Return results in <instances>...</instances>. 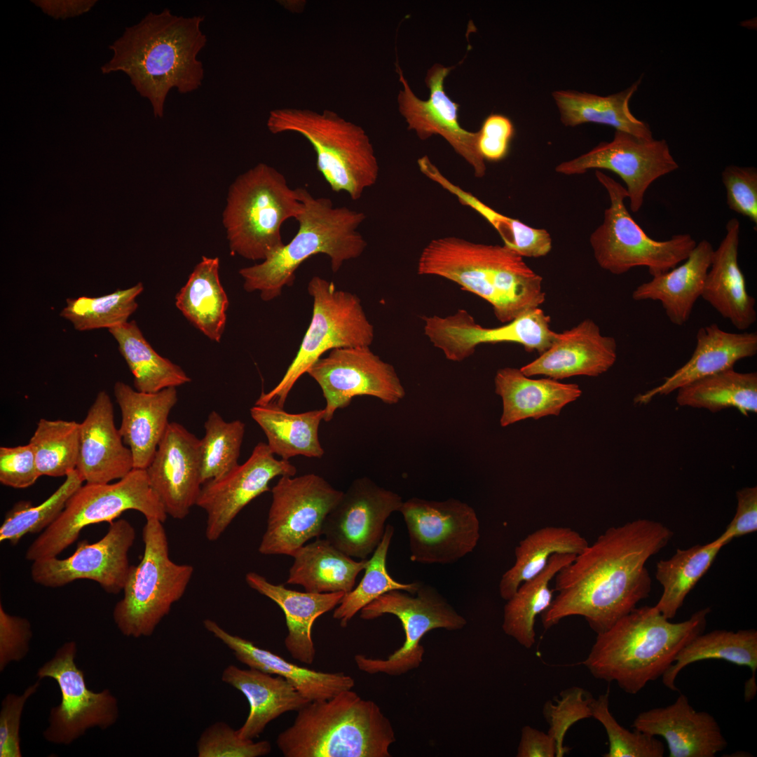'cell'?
I'll list each match as a JSON object with an SVG mask.
<instances>
[{"label":"cell","instance_id":"cell-43","mask_svg":"<svg viewBox=\"0 0 757 757\" xmlns=\"http://www.w3.org/2000/svg\"><path fill=\"white\" fill-rule=\"evenodd\" d=\"M576 556L553 554L542 572L519 585L503 608L502 628L505 634L526 648L533 646L536 642V618L548 608L554 599V590L550 587V583L557 572Z\"/></svg>","mask_w":757,"mask_h":757},{"label":"cell","instance_id":"cell-4","mask_svg":"<svg viewBox=\"0 0 757 757\" xmlns=\"http://www.w3.org/2000/svg\"><path fill=\"white\" fill-rule=\"evenodd\" d=\"M417 271L444 278L484 299L503 323L540 307L545 299L542 277L505 245L455 236L434 239L422 250Z\"/></svg>","mask_w":757,"mask_h":757},{"label":"cell","instance_id":"cell-26","mask_svg":"<svg viewBox=\"0 0 757 757\" xmlns=\"http://www.w3.org/2000/svg\"><path fill=\"white\" fill-rule=\"evenodd\" d=\"M617 359V343L601 334L599 327L585 319L557 333L550 347L520 370L526 376L543 375L555 380L575 376H598Z\"/></svg>","mask_w":757,"mask_h":757},{"label":"cell","instance_id":"cell-27","mask_svg":"<svg viewBox=\"0 0 757 757\" xmlns=\"http://www.w3.org/2000/svg\"><path fill=\"white\" fill-rule=\"evenodd\" d=\"M132 469L133 459L114 423L111 400L100 391L80 423V444L76 470L88 484L120 479Z\"/></svg>","mask_w":757,"mask_h":757},{"label":"cell","instance_id":"cell-40","mask_svg":"<svg viewBox=\"0 0 757 757\" xmlns=\"http://www.w3.org/2000/svg\"><path fill=\"white\" fill-rule=\"evenodd\" d=\"M253 420L267 439L274 455L287 460L296 456L320 458L325 451L320 444L318 430L324 418V409L303 413H288L274 404H254L250 410Z\"/></svg>","mask_w":757,"mask_h":757},{"label":"cell","instance_id":"cell-18","mask_svg":"<svg viewBox=\"0 0 757 757\" xmlns=\"http://www.w3.org/2000/svg\"><path fill=\"white\" fill-rule=\"evenodd\" d=\"M135 540V531L124 519L110 523L106 535L90 543L77 544L67 558L57 557L32 562V580L46 587H60L74 580L86 579L97 582L107 593L123 590L130 568L128 553Z\"/></svg>","mask_w":757,"mask_h":757},{"label":"cell","instance_id":"cell-48","mask_svg":"<svg viewBox=\"0 0 757 757\" xmlns=\"http://www.w3.org/2000/svg\"><path fill=\"white\" fill-rule=\"evenodd\" d=\"M394 527L386 526L383 538L368 559L365 572L359 585L345 594L336 607L333 618L339 621L342 627H347L351 619L364 607L382 594L395 589L415 594L421 582L402 583L393 578L386 566L388 549L394 534Z\"/></svg>","mask_w":757,"mask_h":757},{"label":"cell","instance_id":"cell-37","mask_svg":"<svg viewBox=\"0 0 757 757\" xmlns=\"http://www.w3.org/2000/svg\"><path fill=\"white\" fill-rule=\"evenodd\" d=\"M292 557L286 583L301 585L313 593L350 592L368 563L367 559L353 560L325 538L303 545Z\"/></svg>","mask_w":757,"mask_h":757},{"label":"cell","instance_id":"cell-20","mask_svg":"<svg viewBox=\"0 0 757 757\" xmlns=\"http://www.w3.org/2000/svg\"><path fill=\"white\" fill-rule=\"evenodd\" d=\"M76 652L74 642L66 643L37 672L41 678L55 679L60 689L61 702L52 709L44 732L45 738L56 744H69L92 727L105 729L118 717L117 701L109 690L95 693L88 688L74 662Z\"/></svg>","mask_w":757,"mask_h":757},{"label":"cell","instance_id":"cell-46","mask_svg":"<svg viewBox=\"0 0 757 757\" xmlns=\"http://www.w3.org/2000/svg\"><path fill=\"white\" fill-rule=\"evenodd\" d=\"M723 546L709 543L677 549L668 559L656 564L655 578L662 594L655 608L667 619H673L689 592L707 572Z\"/></svg>","mask_w":757,"mask_h":757},{"label":"cell","instance_id":"cell-36","mask_svg":"<svg viewBox=\"0 0 757 757\" xmlns=\"http://www.w3.org/2000/svg\"><path fill=\"white\" fill-rule=\"evenodd\" d=\"M641 77L627 89L607 96L575 90H557L552 97L561 122L568 127L587 123L607 125L643 139H653L649 125L636 118L629 103L638 90Z\"/></svg>","mask_w":757,"mask_h":757},{"label":"cell","instance_id":"cell-21","mask_svg":"<svg viewBox=\"0 0 757 757\" xmlns=\"http://www.w3.org/2000/svg\"><path fill=\"white\" fill-rule=\"evenodd\" d=\"M402 503L397 493L367 477L357 478L327 515L322 534L348 556L365 559L381 543L387 519Z\"/></svg>","mask_w":757,"mask_h":757},{"label":"cell","instance_id":"cell-61","mask_svg":"<svg viewBox=\"0 0 757 757\" xmlns=\"http://www.w3.org/2000/svg\"><path fill=\"white\" fill-rule=\"evenodd\" d=\"M556 752L555 741L548 732L530 725L522 728L517 757H554Z\"/></svg>","mask_w":757,"mask_h":757},{"label":"cell","instance_id":"cell-62","mask_svg":"<svg viewBox=\"0 0 757 757\" xmlns=\"http://www.w3.org/2000/svg\"><path fill=\"white\" fill-rule=\"evenodd\" d=\"M32 3L55 20H65L90 11L95 0H33Z\"/></svg>","mask_w":757,"mask_h":757},{"label":"cell","instance_id":"cell-39","mask_svg":"<svg viewBox=\"0 0 757 757\" xmlns=\"http://www.w3.org/2000/svg\"><path fill=\"white\" fill-rule=\"evenodd\" d=\"M218 257L203 256L175 296L183 315L210 339L219 342L224 332L228 296L219 275Z\"/></svg>","mask_w":757,"mask_h":757},{"label":"cell","instance_id":"cell-33","mask_svg":"<svg viewBox=\"0 0 757 757\" xmlns=\"http://www.w3.org/2000/svg\"><path fill=\"white\" fill-rule=\"evenodd\" d=\"M223 682L241 692L250 711L238 729L243 739L258 737L267 725L282 714L297 711L310 701L285 678L254 668L241 669L231 664L221 674Z\"/></svg>","mask_w":757,"mask_h":757},{"label":"cell","instance_id":"cell-51","mask_svg":"<svg viewBox=\"0 0 757 757\" xmlns=\"http://www.w3.org/2000/svg\"><path fill=\"white\" fill-rule=\"evenodd\" d=\"M204 428L205 435L200 439L202 484L225 475L239 465L245 425L240 420L226 421L212 411Z\"/></svg>","mask_w":757,"mask_h":757},{"label":"cell","instance_id":"cell-38","mask_svg":"<svg viewBox=\"0 0 757 757\" xmlns=\"http://www.w3.org/2000/svg\"><path fill=\"white\" fill-rule=\"evenodd\" d=\"M706 660H723L746 667L752 676L746 683L745 699L751 700L756 692L757 631L753 629L737 632L724 629L700 634L676 655L674 662L662 676L663 684L677 691L675 681L678 674L689 664Z\"/></svg>","mask_w":757,"mask_h":757},{"label":"cell","instance_id":"cell-15","mask_svg":"<svg viewBox=\"0 0 757 757\" xmlns=\"http://www.w3.org/2000/svg\"><path fill=\"white\" fill-rule=\"evenodd\" d=\"M405 521L412 561L448 564L471 553L480 538L475 510L456 498L443 501L416 497L399 510Z\"/></svg>","mask_w":757,"mask_h":757},{"label":"cell","instance_id":"cell-34","mask_svg":"<svg viewBox=\"0 0 757 757\" xmlns=\"http://www.w3.org/2000/svg\"><path fill=\"white\" fill-rule=\"evenodd\" d=\"M495 393L503 401L500 425L507 426L528 418L538 419L558 416L561 409L580 397L575 383H564L551 378L533 379L520 369L505 367L497 371Z\"/></svg>","mask_w":757,"mask_h":757},{"label":"cell","instance_id":"cell-41","mask_svg":"<svg viewBox=\"0 0 757 757\" xmlns=\"http://www.w3.org/2000/svg\"><path fill=\"white\" fill-rule=\"evenodd\" d=\"M588 545L583 536L569 527L545 526L531 533L515 547L514 564L500 578V597L508 600L521 583L544 570L553 554L578 555Z\"/></svg>","mask_w":757,"mask_h":757},{"label":"cell","instance_id":"cell-14","mask_svg":"<svg viewBox=\"0 0 757 757\" xmlns=\"http://www.w3.org/2000/svg\"><path fill=\"white\" fill-rule=\"evenodd\" d=\"M267 526L259 546L265 555L292 557L305 543L322 534L328 513L343 491L321 476H282L271 489Z\"/></svg>","mask_w":757,"mask_h":757},{"label":"cell","instance_id":"cell-59","mask_svg":"<svg viewBox=\"0 0 757 757\" xmlns=\"http://www.w3.org/2000/svg\"><path fill=\"white\" fill-rule=\"evenodd\" d=\"M32 636L27 620L8 614L0 606V667L2 670L11 661L19 660L26 654Z\"/></svg>","mask_w":757,"mask_h":757},{"label":"cell","instance_id":"cell-8","mask_svg":"<svg viewBox=\"0 0 757 757\" xmlns=\"http://www.w3.org/2000/svg\"><path fill=\"white\" fill-rule=\"evenodd\" d=\"M268 130L304 136L316 153V167L331 189L344 191L353 200L374 185L379 167L370 139L360 126L325 109L283 108L270 111Z\"/></svg>","mask_w":757,"mask_h":757},{"label":"cell","instance_id":"cell-1","mask_svg":"<svg viewBox=\"0 0 757 757\" xmlns=\"http://www.w3.org/2000/svg\"><path fill=\"white\" fill-rule=\"evenodd\" d=\"M660 522L639 519L607 528L554 576V597L542 614L548 629L566 617H583L601 634L649 596L647 561L671 540Z\"/></svg>","mask_w":757,"mask_h":757},{"label":"cell","instance_id":"cell-47","mask_svg":"<svg viewBox=\"0 0 757 757\" xmlns=\"http://www.w3.org/2000/svg\"><path fill=\"white\" fill-rule=\"evenodd\" d=\"M40 476L66 477L76 470L80 444V423L41 418L29 442Z\"/></svg>","mask_w":757,"mask_h":757},{"label":"cell","instance_id":"cell-3","mask_svg":"<svg viewBox=\"0 0 757 757\" xmlns=\"http://www.w3.org/2000/svg\"><path fill=\"white\" fill-rule=\"evenodd\" d=\"M710 608L671 622L655 606L635 608L598 634L584 665L592 675L634 695L662 677L678 653L703 633Z\"/></svg>","mask_w":757,"mask_h":757},{"label":"cell","instance_id":"cell-24","mask_svg":"<svg viewBox=\"0 0 757 757\" xmlns=\"http://www.w3.org/2000/svg\"><path fill=\"white\" fill-rule=\"evenodd\" d=\"M200 440L182 425L170 422L146 468L150 485L168 514L184 519L201 490Z\"/></svg>","mask_w":757,"mask_h":757},{"label":"cell","instance_id":"cell-45","mask_svg":"<svg viewBox=\"0 0 757 757\" xmlns=\"http://www.w3.org/2000/svg\"><path fill=\"white\" fill-rule=\"evenodd\" d=\"M422 173L455 196L462 205L479 213L496 230L503 245L521 257H541L551 251L552 240L547 230L529 226L496 211L473 194L452 183L431 162L423 165Z\"/></svg>","mask_w":757,"mask_h":757},{"label":"cell","instance_id":"cell-58","mask_svg":"<svg viewBox=\"0 0 757 757\" xmlns=\"http://www.w3.org/2000/svg\"><path fill=\"white\" fill-rule=\"evenodd\" d=\"M39 683L29 686L20 695L9 694L2 703L0 714V756L20 757L19 729L20 717L27 699L37 690Z\"/></svg>","mask_w":757,"mask_h":757},{"label":"cell","instance_id":"cell-29","mask_svg":"<svg viewBox=\"0 0 757 757\" xmlns=\"http://www.w3.org/2000/svg\"><path fill=\"white\" fill-rule=\"evenodd\" d=\"M114 394L121 413L119 432L132 453L134 468L146 469L170 423L169 414L178 400L177 389L142 393L117 381Z\"/></svg>","mask_w":757,"mask_h":757},{"label":"cell","instance_id":"cell-25","mask_svg":"<svg viewBox=\"0 0 757 757\" xmlns=\"http://www.w3.org/2000/svg\"><path fill=\"white\" fill-rule=\"evenodd\" d=\"M632 727L662 737L669 757H714L728 745L714 717L696 711L683 694L667 707L640 713Z\"/></svg>","mask_w":757,"mask_h":757},{"label":"cell","instance_id":"cell-16","mask_svg":"<svg viewBox=\"0 0 757 757\" xmlns=\"http://www.w3.org/2000/svg\"><path fill=\"white\" fill-rule=\"evenodd\" d=\"M320 386L326 401L323 420L330 421L338 409L347 407L358 395L376 397L395 404L405 390L394 367L382 360L369 346L334 348L307 371Z\"/></svg>","mask_w":757,"mask_h":757},{"label":"cell","instance_id":"cell-22","mask_svg":"<svg viewBox=\"0 0 757 757\" xmlns=\"http://www.w3.org/2000/svg\"><path fill=\"white\" fill-rule=\"evenodd\" d=\"M296 472L289 461L276 459L266 443L259 442L244 463L202 485L196 505L207 514L206 538L217 540L248 503L270 491L273 478Z\"/></svg>","mask_w":757,"mask_h":757},{"label":"cell","instance_id":"cell-42","mask_svg":"<svg viewBox=\"0 0 757 757\" xmlns=\"http://www.w3.org/2000/svg\"><path fill=\"white\" fill-rule=\"evenodd\" d=\"M108 330L118 343L120 353L133 375L134 386L137 391L156 393L191 381L179 366L157 353L135 321L126 322Z\"/></svg>","mask_w":757,"mask_h":757},{"label":"cell","instance_id":"cell-19","mask_svg":"<svg viewBox=\"0 0 757 757\" xmlns=\"http://www.w3.org/2000/svg\"><path fill=\"white\" fill-rule=\"evenodd\" d=\"M423 321L425 336L453 362L468 358L483 343H515L528 353L536 351L540 355L550 347L557 334L550 327V317L540 307L493 328L477 324L464 309L445 317H425Z\"/></svg>","mask_w":757,"mask_h":757},{"label":"cell","instance_id":"cell-12","mask_svg":"<svg viewBox=\"0 0 757 757\" xmlns=\"http://www.w3.org/2000/svg\"><path fill=\"white\" fill-rule=\"evenodd\" d=\"M595 175L610 199L602 224L589 238L594 259L601 268L621 275L643 266L653 277L667 272L688 258L697 244L690 234L674 235L665 240L649 237L627 209L626 189L602 171L596 170Z\"/></svg>","mask_w":757,"mask_h":757},{"label":"cell","instance_id":"cell-55","mask_svg":"<svg viewBox=\"0 0 757 757\" xmlns=\"http://www.w3.org/2000/svg\"><path fill=\"white\" fill-rule=\"evenodd\" d=\"M728 207L757 225V170L754 167L728 165L722 172Z\"/></svg>","mask_w":757,"mask_h":757},{"label":"cell","instance_id":"cell-28","mask_svg":"<svg viewBox=\"0 0 757 757\" xmlns=\"http://www.w3.org/2000/svg\"><path fill=\"white\" fill-rule=\"evenodd\" d=\"M756 353V332H729L714 323L700 327L688 361L665 377L660 385L638 394L634 402L638 405L647 404L655 397L667 395L700 378L733 368L737 362Z\"/></svg>","mask_w":757,"mask_h":757},{"label":"cell","instance_id":"cell-17","mask_svg":"<svg viewBox=\"0 0 757 757\" xmlns=\"http://www.w3.org/2000/svg\"><path fill=\"white\" fill-rule=\"evenodd\" d=\"M678 168L666 140L643 139L615 130L611 141L601 142L588 152L559 163L555 171L564 175H581L591 169L613 172L626 184L631 211L637 212L650 186Z\"/></svg>","mask_w":757,"mask_h":757},{"label":"cell","instance_id":"cell-10","mask_svg":"<svg viewBox=\"0 0 757 757\" xmlns=\"http://www.w3.org/2000/svg\"><path fill=\"white\" fill-rule=\"evenodd\" d=\"M133 510L146 519L163 523L168 514L151 488L146 469H132L115 483L82 485L68 500L57 519L29 546L25 559L31 561L55 557L73 544L90 524L111 523Z\"/></svg>","mask_w":757,"mask_h":757},{"label":"cell","instance_id":"cell-52","mask_svg":"<svg viewBox=\"0 0 757 757\" xmlns=\"http://www.w3.org/2000/svg\"><path fill=\"white\" fill-rule=\"evenodd\" d=\"M609 688L593 699L592 717L599 721L608 736L609 747L604 757H662L664 745L657 737L634 730L631 732L622 726L609 709Z\"/></svg>","mask_w":757,"mask_h":757},{"label":"cell","instance_id":"cell-50","mask_svg":"<svg viewBox=\"0 0 757 757\" xmlns=\"http://www.w3.org/2000/svg\"><path fill=\"white\" fill-rule=\"evenodd\" d=\"M84 481L76 470L67 474L64 482L42 503L34 506L29 501H19L6 514L0 527V541L13 545L27 534L44 531L64 510L68 500Z\"/></svg>","mask_w":757,"mask_h":757},{"label":"cell","instance_id":"cell-57","mask_svg":"<svg viewBox=\"0 0 757 757\" xmlns=\"http://www.w3.org/2000/svg\"><path fill=\"white\" fill-rule=\"evenodd\" d=\"M477 132V149L484 161L497 162L506 157L514 134L513 123L508 117L491 114L484 120Z\"/></svg>","mask_w":757,"mask_h":757},{"label":"cell","instance_id":"cell-11","mask_svg":"<svg viewBox=\"0 0 757 757\" xmlns=\"http://www.w3.org/2000/svg\"><path fill=\"white\" fill-rule=\"evenodd\" d=\"M307 288L313 298V313L299 350L278 385L262 393L257 405L274 404L284 408L294 385L325 353L370 346L374 340V327L356 294L337 289L333 282L320 276H313Z\"/></svg>","mask_w":757,"mask_h":757},{"label":"cell","instance_id":"cell-9","mask_svg":"<svg viewBox=\"0 0 757 757\" xmlns=\"http://www.w3.org/2000/svg\"><path fill=\"white\" fill-rule=\"evenodd\" d=\"M142 528L144 554L130 566L123 596L113 611L114 622L126 636H149L172 606L184 594L194 568L179 564L169 555L168 536L163 522L146 519Z\"/></svg>","mask_w":757,"mask_h":757},{"label":"cell","instance_id":"cell-5","mask_svg":"<svg viewBox=\"0 0 757 757\" xmlns=\"http://www.w3.org/2000/svg\"><path fill=\"white\" fill-rule=\"evenodd\" d=\"M302 207L296 217L299 229L289 243L261 263L241 268L246 292H260L268 301L292 286L295 272L308 258L324 254L336 273L346 261L359 257L367 242L357 231L366 219L364 212L347 207H334L331 199L315 197L305 188H297Z\"/></svg>","mask_w":757,"mask_h":757},{"label":"cell","instance_id":"cell-13","mask_svg":"<svg viewBox=\"0 0 757 757\" xmlns=\"http://www.w3.org/2000/svg\"><path fill=\"white\" fill-rule=\"evenodd\" d=\"M360 612V618L366 620L386 614L393 615L401 622L405 634L402 646L386 659L367 657L362 654L355 656L358 669L370 674L400 676L418 668L425 651L421 640L426 633L435 629L459 630L467 625L466 619L437 589L422 582L415 594L392 590Z\"/></svg>","mask_w":757,"mask_h":757},{"label":"cell","instance_id":"cell-56","mask_svg":"<svg viewBox=\"0 0 757 757\" xmlns=\"http://www.w3.org/2000/svg\"><path fill=\"white\" fill-rule=\"evenodd\" d=\"M41 477L33 449L29 443L0 447V482L15 489L33 485Z\"/></svg>","mask_w":757,"mask_h":757},{"label":"cell","instance_id":"cell-2","mask_svg":"<svg viewBox=\"0 0 757 757\" xmlns=\"http://www.w3.org/2000/svg\"><path fill=\"white\" fill-rule=\"evenodd\" d=\"M204 20L177 15L168 8L147 13L109 46L113 55L101 71L125 74L149 101L154 116L162 118L172 89L186 94L202 85L204 69L198 55L207 41L201 29Z\"/></svg>","mask_w":757,"mask_h":757},{"label":"cell","instance_id":"cell-54","mask_svg":"<svg viewBox=\"0 0 757 757\" xmlns=\"http://www.w3.org/2000/svg\"><path fill=\"white\" fill-rule=\"evenodd\" d=\"M196 750L198 757H261L271 753V745L266 740L243 739L237 730L218 721L201 733Z\"/></svg>","mask_w":757,"mask_h":757},{"label":"cell","instance_id":"cell-49","mask_svg":"<svg viewBox=\"0 0 757 757\" xmlns=\"http://www.w3.org/2000/svg\"><path fill=\"white\" fill-rule=\"evenodd\" d=\"M143 290V284L138 282L130 288L97 297L68 298L60 315L77 331L109 329L128 322L138 307L136 299Z\"/></svg>","mask_w":757,"mask_h":757},{"label":"cell","instance_id":"cell-53","mask_svg":"<svg viewBox=\"0 0 757 757\" xmlns=\"http://www.w3.org/2000/svg\"><path fill=\"white\" fill-rule=\"evenodd\" d=\"M594 697L591 694L578 686L563 690L559 698L550 700L543 706V716L549 724L548 734L554 739L556 756L563 757L568 752L564 746L565 735L575 723L592 717L591 703Z\"/></svg>","mask_w":757,"mask_h":757},{"label":"cell","instance_id":"cell-31","mask_svg":"<svg viewBox=\"0 0 757 757\" xmlns=\"http://www.w3.org/2000/svg\"><path fill=\"white\" fill-rule=\"evenodd\" d=\"M203 625L233 652L237 660L248 667L285 678L310 702L329 699L355 686L349 675L316 671L289 662L249 640L230 634L212 620L205 619Z\"/></svg>","mask_w":757,"mask_h":757},{"label":"cell","instance_id":"cell-35","mask_svg":"<svg viewBox=\"0 0 757 757\" xmlns=\"http://www.w3.org/2000/svg\"><path fill=\"white\" fill-rule=\"evenodd\" d=\"M714 250L710 242L702 240L681 265L639 285L633 299L660 301L673 325H685L702 296Z\"/></svg>","mask_w":757,"mask_h":757},{"label":"cell","instance_id":"cell-6","mask_svg":"<svg viewBox=\"0 0 757 757\" xmlns=\"http://www.w3.org/2000/svg\"><path fill=\"white\" fill-rule=\"evenodd\" d=\"M276 739L285 757H390L393 727L380 707L350 690L309 702Z\"/></svg>","mask_w":757,"mask_h":757},{"label":"cell","instance_id":"cell-32","mask_svg":"<svg viewBox=\"0 0 757 757\" xmlns=\"http://www.w3.org/2000/svg\"><path fill=\"white\" fill-rule=\"evenodd\" d=\"M248 586L274 601L284 612L288 634L285 646L290 655L299 662L311 664L315 657V648L311 630L315 620L335 608L345 594L301 592L275 585L255 572L245 575Z\"/></svg>","mask_w":757,"mask_h":757},{"label":"cell","instance_id":"cell-23","mask_svg":"<svg viewBox=\"0 0 757 757\" xmlns=\"http://www.w3.org/2000/svg\"><path fill=\"white\" fill-rule=\"evenodd\" d=\"M396 68L403 87L397 96L398 109L407 123L408 129L415 131L422 140L435 135L442 136L472 168L475 176L483 177L486 167L477 149L478 132H470L461 127L458 121L460 105L444 90V80L454 67L435 64L428 70L425 82L430 94L426 100H421L414 93L397 64Z\"/></svg>","mask_w":757,"mask_h":757},{"label":"cell","instance_id":"cell-7","mask_svg":"<svg viewBox=\"0 0 757 757\" xmlns=\"http://www.w3.org/2000/svg\"><path fill=\"white\" fill-rule=\"evenodd\" d=\"M301 207L297 188L273 167L260 163L241 174L229 189L222 213L231 254L265 260L285 245L282 225Z\"/></svg>","mask_w":757,"mask_h":757},{"label":"cell","instance_id":"cell-44","mask_svg":"<svg viewBox=\"0 0 757 757\" xmlns=\"http://www.w3.org/2000/svg\"><path fill=\"white\" fill-rule=\"evenodd\" d=\"M680 407L717 412L735 408L743 415L757 412V374L730 368L690 383L678 390Z\"/></svg>","mask_w":757,"mask_h":757},{"label":"cell","instance_id":"cell-30","mask_svg":"<svg viewBox=\"0 0 757 757\" xmlns=\"http://www.w3.org/2000/svg\"><path fill=\"white\" fill-rule=\"evenodd\" d=\"M725 228L714 250L701 297L736 329L746 331L757 320L756 299L747 291L738 262L739 220L730 219Z\"/></svg>","mask_w":757,"mask_h":757},{"label":"cell","instance_id":"cell-60","mask_svg":"<svg viewBox=\"0 0 757 757\" xmlns=\"http://www.w3.org/2000/svg\"><path fill=\"white\" fill-rule=\"evenodd\" d=\"M737 509L735 514L724 532L713 545L724 546L734 538L757 531V487H744L736 493Z\"/></svg>","mask_w":757,"mask_h":757}]
</instances>
